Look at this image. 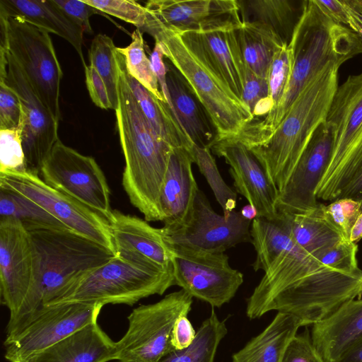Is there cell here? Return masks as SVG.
<instances>
[{"mask_svg": "<svg viewBox=\"0 0 362 362\" xmlns=\"http://www.w3.org/2000/svg\"><path fill=\"white\" fill-rule=\"evenodd\" d=\"M362 293V271L346 272L322 264L294 240L279 255L247 300L246 315L257 318L269 301L288 313L327 311L344 298Z\"/></svg>", "mask_w": 362, "mask_h": 362, "instance_id": "cell-1", "label": "cell"}, {"mask_svg": "<svg viewBox=\"0 0 362 362\" xmlns=\"http://www.w3.org/2000/svg\"><path fill=\"white\" fill-rule=\"evenodd\" d=\"M288 45L293 65L285 96L276 110L253 120L243 130L239 139L249 148L269 138L302 90L326 66L332 62L341 65L362 53V42L357 35L344 25L334 23L313 0L303 1L302 13Z\"/></svg>", "mask_w": 362, "mask_h": 362, "instance_id": "cell-2", "label": "cell"}, {"mask_svg": "<svg viewBox=\"0 0 362 362\" xmlns=\"http://www.w3.org/2000/svg\"><path fill=\"white\" fill-rule=\"evenodd\" d=\"M117 127L125 165L122 185L132 204L147 221H163L160 195L174 149L151 128L127 81L125 59L117 49Z\"/></svg>", "mask_w": 362, "mask_h": 362, "instance_id": "cell-3", "label": "cell"}, {"mask_svg": "<svg viewBox=\"0 0 362 362\" xmlns=\"http://www.w3.org/2000/svg\"><path fill=\"white\" fill-rule=\"evenodd\" d=\"M25 228L33 249L34 278L21 308L9 317L6 334L17 329L76 279L116 256L103 245L66 227Z\"/></svg>", "mask_w": 362, "mask_h": 362, "instance_id": "cell-4", "label": "cell"}, {"mask_svg": "<svg viewBox=\"0 0 362 362\" xmlns=\"http://www.w3.org/2000/svg\"><path fill=\"white\" fill-rule=\"evenodd\" d=\"M340 66L332 62L313 77L269 138L260 145L249 148L279 194L285 187L313 134L326 121L339 86Z\"/></svg>", "mask_w": 362, "mask_h": 362, "instance_id": "cell-5", "label": "cell"}, {"mask_svg": "<svg viewBox=\"0 0 362 362\" xmlns=\"http://www.w3.org/2000/svg\"><path fill=\"white\" fill-rule=\"evenodd\" d=\"M163 47L164 57L180 72L202 104L216 131V140L237 138L254 120L247 107L186 47L180 35L146 16L140 30Z\"/></svg>", "mask_w": 362, "mask_h": 362, "instance_id": "cell-6", "label": "cell"}, {"mask_svg": "<svg viewBox=\"0 0 362 362\" xmlns=\"http://www.w3.org/2000/svg\"><path fill=\"white\" fill-rule=\"evenodd\" d=\"M175 286L173 265L165 269L140 266L118 256L78 278L47 305L69 303L132 305ZM45 306V305H44Z\"/></svg>", "mask_w": 362, "mask_h": 362, "instance_id": "cell-7", "label": "cell"}, {"mask_svg": "<svg viewBox=\"0 0 362 362\" xmlns=\"http://www.w3.org/2000/svg\"><path fill=\"white\" fill-rule=\"evenodd\" d=\"M326 122L332 129V151L315 195L334 201L362 169V74L338 86Z\"/></svg>", "mask_w": 362, "mask_h": 362, "instance_id": "cell-8", "label": "cell"}, {"mask_svg": "<svg viewBox=\"0 0 362 362\" xmlns=\"http://www.w3.org/2000/svg\"><path fill=\"white\" fill-rule=\"evenodd\" d=\"M192 298L181 288L155 303L134 309L128 316L126 333L116 342V360L157 362L174 351L171 343L174 325L180 317L187 316Z\"/></svg>", "mask_w": 362, "mask_h": 362, "instance_id": "cell-9", "label": "cell"}, {"mask_svg": "<svg viewBox=\"0 0 362 362\" xmlns=\"http://www.w3.org/2000/svg\"><path fill=\"white\" fill-rule=\"evenodd\" d=\"M7 51L23 71L37 97L59 122L63 73L49 33L20 17L8 16Z\"/></svg>", "mask_w": 362, "mask_h": 362, "instance_id": "cell-10", "label": "cell"}, {"mask_svg": "<svg viewBox=\"0 0 362 362\" xmlns=\"http://www.w3.org/2000/svg\"><path fill=\"white\" fill-rule=\"evenodd\" d=\"M99 303H69L45 305L17 329L6 334L4 358L24 362L82 327L97 322Z\"/></svg>", "mask_w": 362, "mask_h": 362, "instance_id": "cell-11", "label": "cell"}, {"mask_svg": "<svg viewBox=\"0 0 362 362\" xmlns=\"http://www.w3.org/2000/svg\"><path fill=\"white\" fill-rule=\"evenodd\" d=\"M40 176L50 187L87 206L108 222L111 220L110 187L93 157L80 153L59 139L44 160Z\"/></svg>", "mask_w": 362, "mask_h": 362, "instance_id": "cell-12", "label": "cell"}, {"mask_svg": "<svg viewBox=\"0 0 362 362\" xmlns=\"http://www.w3.org/2000/svg\"><path fill=\"white\" fill-rule=\"evenodd\" d=\"M0 187L13 190L40 205L66 228L103 245L116 255L109 222L40 175L23 172L0 173Z\"/></svg>", "mask_w": 362, "mask_h": 362, "instance_id": "cell-13", "label": "cell"}, {"mask_svg": "<svg viewBox=\"0 0 362 362\" xmlns=\"http://www.w3.org/2000/svg\"><path fill=\"white\" fill-rule=\"evenodd\" d=\"M175 286L192 298L220 308L228 303L243 283V275L229 264L228 256L172 245Z\"/></svg>", "mask_w": 362, "mask_h": 362, "instance_id": "cell-14", "label": "cell"}, {"mask_svg": "<svg viewBox=\"0 0 362 362\" xmlns=\"http://www.w3.org/2000/svg\"><path fill=\"white\" fill-rule=\"evenodd\" d=\"M251 223L240 211H232L228 218L217 214L199 189L185 223L173 230L162 228L171 245L222 253L240 243H251Z\"/></svg>", "mask_w": 362, "mask_h": 362, "instance_id": "cell-15", "label": "cell"}, {"mask_svg": "<svg viewBox=\"0 0 362 362\" xmlns=\"http://www.w3.org/2000/svg\"><path fill=\"white\" fill-rule=\"evenodd\" d=\"M5 82L18 94L22 108V144L26 171L40 175L42 163L58 137L59 122L35 93L23 71L7 51Z\"/></svg>", "mask_w": 362, "mask_h": 362, "instance_id": "cell-16", "label": "cell"}, {"mask_svg": "<svg viewBox=\"0 0 362 362\" xmlns=\"http://www.w3.org/2000/svg\"><path fill=\"white\" fill-rule=\"evenodd\" d=\"M144 7L148 18L179 35L242 25L236 0H150Z\"/></svg>", "mask_w": 362, "mask_h": 362, "instance_id": "cell-17", "label": "cell"}, {"mask_svg": "<svg viewBox=\"0 0 362 362\" xmlns=\"http://www.w3.org/2000/svg\"><path fill=\"white\" fill-rule=\"evenodd\" d=\"M34 255L27 230L18 220L0 218L1 303L13 316L32 286Z\"/></svg>", "mask_w": 362, "mask_h": 362, "instance_id": "cell-18", "label": "cell"}, {"mask_svg": "<svg viewBox=\"0 0 362 362\" xmlns=\"http://www.w3.org/2000/svg\"><path fill=\"white\" fill-rule=\"evenodd\" d=\"M332 146V129L325 121L313 134L285 187L279 194V214H302L319 206L315 193L329 163Z\"/></svg>", "mask_w": 362, "mask_h": 362, "instance_id": "cell-19", "label": "cell"}, {"mask_svg": "<svg viewBox=\"0 0 362 362\" xmlns=\"http://www.w3.org/2000/svg\"><path fill=\"white\" fill-rule=\"evenodd\" d=\"M209 149L230 165L237 192L254 206L257 218L270 221L279 218V191L252 151L236 139L216 140Z\"/></svg>", "mask_w": 362, "mask_h": 362, "instance_id": "cell-20", "label": "cell"}, {"mask_svg": "<svg viewBox=\"0 0 362 362\" xmlns=\"http://www.w3.org/2000/svg\"><path fill=\"white\" fill-rule=\"evenodd\" d=\"M109 225L117 256L153 269L173 267L175 252L162 228H155L145 219L116 209Z\"/></svg>", "mask_w": 362, "mask_h": 362, "instance_id": "cell-21", "label": "cell"}, {"mask_svg": "<svg viewBox=\"0 0 362 362\" xmlns=\"http://www.w3.org/2000/svg\"><path fill=\"white\" fill-rule=\"evenodd\" d=\"M237 28L207 33L189 32L180 36L192 53L241 100L245 66Z\"/></svg>", "mask_w": 362, "mask_h": 362, "instance_id": "cell-22", "label": "cell"}, {"mask_svg": "<svg viewBox=\"0 0 362 362\" xmlns=\"http://www.w3.org/2000/svg\"><path fill=\"white\" fill-rule=\"evenodd\" d=\"M192 151L176 148L170 153L160 195L166 230L182 226L192 210L199 189L193 175Z\"/></svg>", "mask_w": 362, "mask_h": 362, "instance_id": "cell-23", "label": "cell"}, {"mask_svg": "<svg viewBox=\"0 0 362 362\" xmlns=\"http://www.w3.org/2000/svg\"><path fill=\"white\" fill-rule=\"evenodd\" d=\"M116 360V342L97 322L76 331L24 362H108Z\"/></svg>", "mask_w": 362, "mask_h": 362, "instance_id": "cell-24", "label": "cell"}, {"mask_svg": "<svg viewBox=\"0 0 362 362\" xmlns=\"http://www.w3.org/2000/svg\"><path fill=\"white\" fill-rule=\"evenodd\" d=\"M311 339L325 362H334L362 339V298L351 300L313 325Z\"/></svg>", "mask_w": 362, "mask_h": 362, "instance_id": "cell-25", "label": "cell"}, {"mask_svg": "<svg viewBox=\"0 0 362 362\" xmlns=\"http://www.w3.org/2000/svg\"><path fill=\"white\" fill-rule=\"evenodd\" d=\"M166 68L170 108L192 143L209 148L216 138L209 117L176 68L172 64Z\"/></svg>", "mask_w": 362, "mask_h": 362, "instance_id": "cell-26", "label": "cell"}, {"mask_svg": "<svg viewBox=\"0 0 362 362\" xmlns=\"http://www.w3.org/2000/svg\"><path fill=\"white\" fill-rule=\"evenodd\" d=\"M0 11L64 38L77 52L83 66L86 65L82 52L84 33L51 0H0Z\"/></svg>", "mask_w": 362, "mask_h": 362, "instance_id": "cell-27", "label": "cell"}, {"mask_svg": "<svg viewBox=\"0 0 362 362\" xmlns=\"http://www.w3.org/2000/svg\"><path fill=\"white\" fill-rule=\"evenodd\" d=\"M301 322L278 312L270 324L232 356V362H281L285 349Z\"/></svg>", "mask_w": 362, "mask_h": 362, "instance_id": "cell-28", "label": "cell"}, {"mask_svg": "<svg viewBox=\"0 0 362 362\" xmlns=\"http://www.w3.org/2000/svg\"><path fill=\"white\" fill-rule=\"evenodd\" d=\"M242 23L263 26L288 45L303 10L290 0H236Z\"/></svg>", "mask_w": 362, "mask_h": 362, "instance_id": "cell-29", "label": "cell"}, {"mask_svg": "<svg viewBox=\"0 0 362 362\" xmlns=\"http://www.w3.org/2000/svg\"><path fill=\"white\" fill-rule=\"evenodd\" d=\"M127 81L144 117L154 132L173 148L192 150L193 144L176 119L168 104L158 100L125 71Z\"/></svg>", "mask_w": 362, "mask_h": 362, "instance_id": "cell-30", "label": "cell"}, {"mask_svg": "<svg viewBox=\"0 0 362 362\" xmlns=\"http://www.w3.org/2000/svg\"><path fill=\"white\" fill-rule=\"evenodd\" d=\"M283 215L295 243L315 258L344 239L325 216L322 204L305 213Z\"/></svg>", "mask_w": 362, "mask_h": 362, "instance_id": "cell-31", "label": "cell"}, {"mask_svg": "<svg viewBox=\"0 0 362 362\" xmlns=\"http://www.w3.org/2000/svg\"><path fill=\"white\" fill-rule=\"evenodd\" d=\"M237 35L245 66L267 79L275 53L286 44L271 30L256 24L242 23L237 28Z\"/></svg>", "mask_w": 362, "mask_h": 362, "instance_id": "cell-32", "label": "cell"}, {"mask_svg": "<svg viewBox=\"0 0 362 362\" xmlns=\"http://www.w3.org/2000/svg\"><path fill=\"white\" fill-rule=\"evenodd\" d=\"M251 243L256 252L252 264L255 272H264L293 240L286 218L279 214L276 220L255 218L250 226Z\"/></svg>", "mask_w": 362, "mask_h": 362, "instance_id": "cell-33", "label": "cell"}, {"mask_svg": "<svg viewBox=\"0 0 362 362\" xmlns=\"http://www.w3.org/2000/svg\"><path fill=\"white\" fill-rule=\"evenodd\" d=\"M226 334L225 322L221 321L212 310L188 347L172 351L157 362H214L217 348Z\"/></svg>", "mask_w": 362, "mask_h": 362, "instance_id": "cell-34", "label": "cell"}, {"mask_svg": "<svg viewBox=\"0 0 362 362\" xmlns=\"http://www.w3.org/2000/svg\"><path fill=\"white\" fill-rule=\"evenodd\" d=\"M0 218L18 220L25 228L40 226L66 227L30 199L13 190L1 187H0Z\"/></svg>", "mask_w": 362, "mask_h": 362, "instance_id": "cell-35", "label": "cell"}, {"mask_svg": "<svg viewBox=\"0 0 362 362\" xmlns=\"http://www.w3.org/2000/svg\"><path fill=\"white\" fill-rule=\"evenodd\" d=\"M142 33L140 30L136 29L131 35L132 42L126 47H117V49L124 56L129 75L158 100L166 103L160 91L150 59L146 55Z\"/></svg>", "mask_w": 362, "mask_h": 362, "instance_id": "cell-36", "label": "cell"}, {"mask_svg": "<svg viewBox=\"0 0 362 362\" xmlns=\"http://www.w3.org/2000/svg\"><path fill=\"white\" fill-rule=\"evenodd\" d=\"M116 49L113 40L105 34H98L91 42L88 52L90 64L104 81L113 110L117 106V68Z\"/></svg>", "mask_w": 362, "mask_h": 362, "instance_id": "cell-37", "label": "cell"}, {"mask_svg": "<svg viewBox=\"0 0 362 362\" xmlns=\"http://www.w3.org/2000/svg\"><path fill=\"white\" fill-rule=\"evenodd\" d=\"M192 154L194 163L204 176L216 201L222 208L223 216L228 218L234 211L237 202V193L222 178L216 160L207 147L193 145Z\"/></svg>", "mask_w": 362, "mask_h": 362, "instance_id": "cell-38", "label": "cell"}, {"mask_svg": "<svg viewBox=\"0 0 362 362\" xmlns=\"http://www.w3.org/2000/svg\"><path fill=\"white\" fill-rule=\"evenodd\" d=\"M293 65L292 50L288 45H284L275 53L267 78L272 106L271 112L277 109L285 96Z\"/></svg>", "mask_w": 362, "mask_h": 362, "instance_id": "cell-39", "label": "cell"}, {"mask_svg": "<svg viewBox=\"0 0 362 362\" xmlns=\"http://www.w3.org/2000/svg\"><path fill=\"white\" fill-rule=\"evenodd\" d=\"M241 100L250 110L255 120L264 117L272 110L267 80L259 77L246 66Z\"/></svg>", "mask_w": 362, "mask_h": 362, "instance_id": "cell-40", "label": "cell"}, {"mask_svg": "<svg viewBox=\"0 0 362 362\" xmlns=\"http://www.w3.org/2000/svg\"><path fill=\"white\" fill-rule=\"evenodd\" d=\"M21 133V122L16 128L0 129V173L26 171Z\"/></svg>", "mask_w": 362, "mask_h": 362, "instance_id": "cell-41", "label": "cell"}, {"mask_svg": "<svg viewBox=\"0 0 362 362\" xmlns=\"http://www.w3.org/2000/svg\"><path fill=\"white\" fill-rule=\"evenodd\" d=\"M322 209L326 218L344 238L350 240L352 229L362 211L361 202L349 198H339L328 205L322 204Z\"/></svg>", "mask_w": 362, "mask_h": 362, "instance_id": "cell-42", "label": "cell"}, {"mask_svg": "<svg viewBox=\"0 0 362 362\" xmlns=\"http://www.w3.org/2000/svg\"><path fill=\"white\" fill-rule=\"evenodd\" d=\"M99 11L118 18L141 30L145 25L146 8L133 0H85Z\"/></svg>", "mask_w": 362, "mask_h": 362, "instance_id": "cell-43", "label": "cell"}, {"mask_svg": "<svg viewBox=\"0 0 362 362\" xmlns=\"http://www.w3.org/2000/svg\"><path fill=\"white\" fill-rule=\"evenodd\" d=\"M358 247L356 243L342 240L335 245L325 250L316 259L322 264L346 272H357L356 253Z\"/></svg>", "mask_w": 362, "mask_h": 362, "instance_id": "cell-44", "label": "cell"}, {"mask_svg": "<svg viewBox=\"0 0 362 362\" xmlns=\"http://www.w3.org/2000/svg\"><path fill=\"white\" fill-rule=\"evenodd\" d=\"M22 108L16 92L5 81H0V129L18 127Z\"/></svg>", "mask_w": 362, "mask_h": 362, "instance_id": "cell-45", "label": "cell"}, {"mask_svg": "<svg viewBox=\"0 0 362 362\" xmlns=\"http://www.w3.org/2000/svg\"><path fill=\"white\" fill-rule=\"evenodd\" d=\"M281 362H325L315 348L306 329L296 334L288 344Z\"/></svg>", "mask_w": 362, "mask_h": 362, "instance_id": "cell-46", "label": "cell"}, {"mask_svg": "<svg viewBox=\"0 0 362 362\" xmlns=\"http://www.w3.org/2000/svg\"><path fill=\"white\" fill-rule=\"evenodd\" d=\"M62 13L74 24L79 27L84 33L92 35L90 18L100 11L80 0H51Z\"/></svg>", "mask_w": 362, "mask_h": 362, "instance_id": "cell-47", "label": "cell"}, {"mask_svg": "<svg viewBox=\"0 0 362 362\" xmlns=\"http://www.w3.org/2000/svg\"><path fill=\"white\" fill-rule=\"evenodd\" d=\"M84 67L86 83L93 103L104 110L113 109L105 83L92 65Z\"/></svg>", "mask_w": 362, "mask_h": 362, "instance_id": "cell-48", "label": "cell"}, {"mask_svg": "<svg viewBox=\"0 0 362 362\" xmlns=\"http://www.w3.org/2000/svg\"><path fill=\"white\" fill-rule=\"evenodd\" d=\"M196 332L187 315L180 317L175 322L171 343L174 350H182L188 347L194 341Z\"/></svg>", "mask_w": 362, "mask_h": 362, "instance_id": "cell-49", "label": "cell"}, {"mask_svg": "<svg viewBox=\"0 0 362 362\" xmlns=\"http://www.w3.org/2000/svg\"><path fill=\"white\" fill-rule=\"evenodd\" d=\"M164 53L161 44L158 41H156L153 50L150 56V61L158 81L160 91L164 97L166 103H170V95L167 85V68L164 63Z\"/></svg>", "mask_w": 362, "mask_h": 362, "instance_id": "cell-50", "label": "cell"}, {"mask_svg": "<svg viewBox=\"0 0 362 362\" xmlns=\"http://www.w3.org/2000/svg\"><path fill=\"white\" fill-rule=\"evenodd\" d=\"M313 1L318 8L334 23L349 26V14L344 0Z\"/></svg>", "mask_w": 362, "mask_h": 362, "instance_id": "cell-51", "label": "cell"}, {"mask_svg": "<svg viewBox=\"0 0 362 362\" xmlns=\"http://www.w3.org/2000/svg\"><path fill=\"white\" fill-rule=\"evenodd\" d=\"M340 198L352 199L360 202L362 205V169L356 178L346 188Z\"/></svg>", "mask_w": 362, "mask_h": 362, "instance_id": "cell-52", "label": "cell"}, {"mask_svg": "<svg viewBox=\"0 0 362 362\" xmlns=\"http://www.w3.org/2000/svg\"><path fill=\"white\" fill-rule=\"evenodd\" d=\"M334 362H362V339Z\"/></svg>", "mask_w": 362, "mask_h": 362, "instance_id": "cell-53", "label": "cell"}, {"mask_svg": "<svg viewBox=\"0 0 362 362\" xmlns=\"http://www.w3.org/2000/svg\"><path fill=\"white\" fill-rule=\"evenodd\" d=\"M346 6L349 14V27L357 35L361 42H362V18L357 12L350 8L346 4Z\"/></svg>", "mask_w": 362, "mask_h": 362, "instance_id": "cell-54", "label": "cell"}, {"mask_svg": "<svg viewBox=\"0 0 362 362\" xmlns=\"http://www.w3.org/2000/svg\"><path fill=\"white\" fill-rule=\"evenodd\" d=\"M362 238V211L352 229L350 240L357 243Z\"/></svg>", "mask_w": 362, "mask_h": 362, "instance_id": "cell-55", "label": "cell"}, {"mask_svg": "<svg viewBox=\"0 0 362 362\" xmlns=\"http://www.w3.org/2000/svg\"><path fill=\"white\" fill-rule=\"evenodd\" d=\"M240 211L245 219L252 221L253 219L257 218V211L254 206L250 204L245 205Z\"/></svg>", "mask_w": 362, "mask_h": 362, "instance_id": "cell-56", "label": "cell"}, {"mask_svg": "<svg viewBox=\"0 0 362 362\" xmlns=\"http://www.w3.org/2000/svg\"><path fill=\"white\" fill-rule=\"evenodd\" d=\"M344 2L350 8L362 15V0H344Z\"/></svg>", "mask_w": 362, "mask_h": 362, "instance_id": "cell-57", "label": "cell"}, {"mask_svg": "<svg viewBox=\"0 0 362 362\" xmlns=\"http://www.w3.org/2000/svg\"><path fill=\"white\" fill-rule=\"evenodd\" d=\"M358 14H359V13H358ZM359 15L361 16V18H362V15H361V14H359Z\"/></svg>", "mask_w": 362, "mask_h": 362, "instance_id": "cell-58", "label": "cell"}]
</instances>
